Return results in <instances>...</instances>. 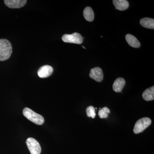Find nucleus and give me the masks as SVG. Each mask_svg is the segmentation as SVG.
Here are the masks:
<instances>
[{
  "instance_id": "f257e3e1",
  "label": "nucleus",
  "mask_w": 154,
  "mask_h": 154,
  "mask_svg": "<svg viewBox=\"0 0 154 154\" xmlns=\"http://www.w3.org/2000/svg\"><path fill=\"white\" fill-rule=\"evenodd\" d=\"M11 43L7 39H0V61L8 59L12 53Z\"/></svg>"
},
{
  "instance_id": "f03ea898",
  "label": "nucleus",
  "mask_w": 154,
  "mask_h": 154,
  "mask_svg": "<svg viewBox=\"0 0 154 154\" xmlns=\"http://www.w3.org/2000/svg\"><path fill=\"white\" fill-rule=\"evenodd\" d=\"M23 114L28 120L38 125H41L44 122V119L42 116L39 115L28 107L24 108Z\"/></svg>"
},
{
  "instance_id": "7ed1b4c3",
  "label": "nucleus",
  "mask_w": 154,
  "mask_h": 154,
  "mask_svg": "<svg viewBox=\"0 0 154 154\" xmlns=\"http://www.w3.org/2000/svg\"><path fill=\"white\" fill-rule=\"evenodd\" d=\"M152 121L148 117H144L139 119L135 124L133 129L134 132L136 134L142 132L150 125Z\"/></svg>"
},
{
  "instance_id": "20e7f679",
  "label": "nucleus",
  "mask_w": 154,
  "mask_h": 154,
  "mask_svg": "<svg viewBox=\"0 0 154 154\" xmlns=\"http://www.w3.org/2000/svg\"><path fill=\"white\" fill-rule=\"evenodd\" d=\"M63 41L66 43L81 44L83 42V37L80 33H74L71 34H66L62 38Z\"/></svg>"
},
{
  "instance_id": "39448f33",
  "label": "nucleus",
  "mask_w": 154,
  "mask_h": 154,
  "mask_svg": "<svg viewBox=\"0 0 154 154\" xmlns=\"http://www.w3.org/2000/svg\"><path fill=\"white\" fill-rule=\"evenodd\" d=\"M26 143L31 154H40L41 147L38 141L35 139L29 137L27 139Z\"/></svg>"
},
{
  "instance_id": "423d86ee",
  "label": "nucleus",
  "mask_w": 154,
  "mask_h": 154,
  "mask_svg": "<svg viewBox=\"0 0 154 154\" xmlns=\"http://www.w3.org/2000/svg\"><path fill=\"white\" fill-rule=\"evenodd\" d=\"M26 0H5L4 2L6 6L12 9L20 8L26 5Z\"/></svg>"
},
{
  "instance_id": "0eeeda50",
  "label": "nucleus",
  "mask_w": 154,
  "mask_h": 154,
  "mask_svg": "<svg viewBox=\"0 0 154 154\" xmlns=\"http://www.w3.org/2000/svg\"><path fill=\"white\" fill-rule=\"evenodd\" d=\"M103 72L100 68L97 67L91 69L90 73V77L91 79L100 82L103 80Z\"/></svg>"
},
{
  "instance_id": "6e6552de",
  "label": "nucleus",
  "mask_w": 154,
  "mask_h": 154,
  "mask_svg": "<svg viewBox=\"0 0 154 154\" xmlns=\"http://www.w3.org/2000/svg\"><path fill=\"white\" fill-rule=\"evenodd\" d=\"M53 72L52 67L49 65L41 66L37 72L38 76L40 78H45L50 76Z\"/></svg>"
},
{
  "instance_id": "1a4fd4ad",
  "label": "nucleus",
  "mask_w": 154,
  "mask_h": 154,
  "mask_svg": "<svg viewBox=\"0 0 154 154\" xmlns=\"http://www.w3.org/2000/svg\"><path fill=\"white\" fill-rule=\"evenodd\" d=\"M113 4L116 9L121 11L127 10L129 6V3L126 0H113Z\"/></svg>"
},
{
  "instance_id": "9d476101",
  "label": "nucleus",
  "mask_w": 154,
  "mask_h": 154,
  "mask_svg": "<svg viewBox=\"0 0 154 154\" xmlns=\"http://www.w3.org/2000/svg\"><path fill=\"white\" fill-rule=\"evenodd\" d=\"M125 85V81L124 79L119 78L115 80L113 85V91L116 93L121 92Z\"/></svg>"
},
{
  "instance_id": "9b49d317",
  "label": "nucleus",
  "mask_w": 154,
  "mask_h": 154,
  "mask_svg": "<svg viewBox=\"0 0 154 154\" xmlns=\"http://www.w3.org/2000/svg\"><path fill=\"white\" fill-rule=\"evenodd\" d=\"M128 43L131 47L138 48L140 46V43L137 38L131 34H128L125 36Z\"/></svg>"
},
{
  "instance_id": "f8f14e48",
  "label": "nucleus",
  "mask_w": 154,
  "mask_h": 154,
  "mask_svg": "<svg viewBox=\"0 0 154 154\" xmlns=\"http://www.w3.org/2000/svg\"><path fill=\"white\" fill-rule=\"evenodd\" d=\"M143 98L146 101H150L154 99V87L148 88L144 91L142 94Z\"/></svg>"
},
{
  "instance_id": "ddd939ff",
  "label": "nucleus",
  "mask_w": 154,
  "mask_h": 154,
  "mask_svg": "<svg viewBox=\"0 0 154 154\" xmlns=\"http://www.w3.org/2000/svg\"><path fill=\"white\" fill-rule=\"evenodd\" d=\"M140 24L144 28L152 29L154 28V19L151 18H144L141 19Z\"/></svg>"
},
{
  "instance_id": "4468645a",
  "label": "nucleus",
  "mask_w": 154,
  "mask_h": 154,
  "mask_svg": "<svg viewBox=\"0 0 154 154\" xmlns=\"http://www.w3.org/2000/svg\"><path fill=\"white\" fill-rule=\"evenodd\" d=\"M84 17L87 21L93 22L94 19V14L93 9L90 7H86L83 12Z\"/></svg>"
},
{
  "instance_id": "2eb2a0df",
  "label": "nucleus",
  "mask_w": 154,
  "mask_h": 154,
  "mask_svg": "<svg viewBox=\"0 0 154 154\" xmlns=\"http://www.w3.org/2000/svg\"><path fill=\"white\" fill-rule=\"evenodd\" d=\"M109 113H110V109L107 107H104L99 110L98 115L100 118H107Z\"/></svg>"
},
{
  "instance_id": "dca6fc26",
  "label": "nucleus",
  "mask_w": 154,
  "mask_h": 154,
  "mask_svg": "<svg viewBox=\"0 0 154 154\" xmlns=\"http://www.w3.org/2000/svg\"><path fill=\"white\" fill-rule=\"evenodd\" d=\"M86 113L88 117H91L94 119L96 116V113L94 107L92 106H90L87 107L86 109Z\"/></svg>"
},
{
  "instance_id": "f3484780",
  "label": "nucleus",
  "mask_w": 154,
  "mask_h": 154,
  "mask_svg": "<svg viewBox=\"0 0 154 154\" xmlns=\"http://www.w3.org/2000/svg\"><path fill=\"white\" fill-rule=\"evenodd\" d=\"M82 47L83 48H85V49H86L85 48V47H84V46H82Z\"/></svg>"
}]
</instances>
